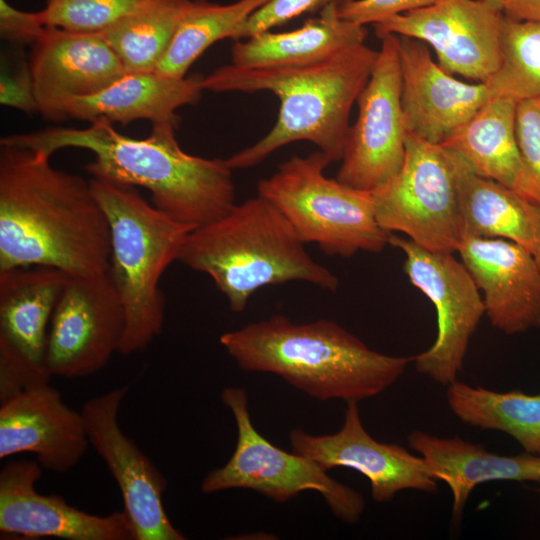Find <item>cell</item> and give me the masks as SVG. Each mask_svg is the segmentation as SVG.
Listing matches in <instances>:
<instances>
[{
  "mask_svg": "<svg viewBox=\"0 0 540 540\" xmlns=\"http://www.w3.org/2000/svg\"><path fill=\"white\" fill-rule=\"evenodd\" d=\"M539 474H540V469H539Z\"/></svg>",
  "mask_w": 540,
  "mask_h": 540,
  "instance_id": "obj_41",
  "label": "cell"
},
{
  "mask_svg": "<svg viewBox=\"0 0 540 540\" xmlns=\"http://www.w3.org/2000/svg\"><path fill=\"white\" fill-rule=\"evenodd\" d=\"M485 3L490 5L492 8L502 12V1L501 0H483Z\"/></svg>",
  "mask_w": 540,
  "mask_h": 540,
  "instance_id": "obj_39",
  "label": "cell"
},
{
  "mask_svg": "<svg viewBox=\"0 0 540 540\" xmlns=\"http://www.w3.org/2000/svg\"><path fill=\"white\" fill-rule=\"evenodd\" d=\"M515 134L525 164L540 183V97L517 101Z\"/></svg>",
  "mask_w": 540,
  "mask_h": 540,
  "instance_id": "obj_34",
  "label": "cell"
},
{
  "mask_svg": "<svg viewBox=\"0 0 540 540\" xmlns=\"http://www.w3.org/2000/svg\"><path fill=\"white\" fill-rule=\"evenodd\" d=\"M49 370L0 340V403L26 390L50 384Z\"/></svg>",
  "mask_w": 540,
  "mask_h": 540,
  "instance_id": "obj_32",
  "label": "cell"
},
{
  "mask_svg": "<svg viewBox=\"0 0 540 540\" xmlns=\"http://www.w3.org/2000/svg\"><path fill=\"white\" fill-rule=\"evenodd\" d=\"M39 11L17 9L7 0H0V36L12 45L32 46L44 33Z\"/></svg>",
  "mask_w": 540,
  "mask_h": 540,
  "instance_id": "obj_37",
  "label": "cell"
},
{
  "mask_svg": "<svg viewBox=\"0 0 540 540\" xmlns=\"http://www.w3.org/2000/svg\"><path fill=\"white\" fill-rule=\"evenodd\" d=\"M0 270L49 266L107 272L110 227L90 180L28 148L0 144Z\"/></svg>",
  "mask_w": 540,
  "mask_h": 540,
  "instance_id": "obj_1",
  "label": "cell"
},
{
  "mask_svg": "<svg viewBox=\"0 0 540 540\" xmlns=\"http://www.w3.org/2000/svg\"><path fill=\"white\" fill-rule=\"evenodd\" d=\"M93 192L110 227L111 255L107 270L125 313L119 352L143 351L163 329L165 296L159 281L194 229L153 204L134 186L92 177Z\"/></svg>",
  "mask_w": 540,
  "mask_h": 540,
  "instance_id": "obj_6",
  "label": "cell"
},
{
  "mask_svg": "<svg viewBox=\"0 0 540 540\" xmlns=\"http://www.w3.org/2000/svg\"><path fill=\"white\" fill-rule=\"evenodd\" d=\"M178 261L207 274L236 313L265 286L303 281L330 292L339 287L337 276L308 254L287 219L259 195L191 230Z\"/></svg>",
  "mask_w": 540,
  "mask_h": 540,
  "instance_id": "obj_5",
  "label": "cell"
},
{
  "mask_svg": "<svg viewBox=\"0 0 540 540\" xmlns=\"http://www.w3.org/2000/svg\"><path fill=\"white\" fill-rule=\"evenodd\" d=\"M152 0H46L39 11L47 27L100 33Z\"/></svg>",
  "mask_w": 540,
  "mask_h": 540,
  "instance_id": "obj_31",
  "label": "cell"
},
{
  "mask_svg": "<svg viewBox=\"0 0 540 540\" xmlns=\"http://www.w3.org/2000/svg\"><path fill=\"white\" fill-rule=\"evenodd\" d=\"M219 340L240 369L276 374L322 401L359 402L376 396L412 361L374 351L327 319L296 324L276 314L223 333Z\"/></svg>",
  "mask_w": 540,
  "mask_h": 540,
  "instance_id": "obj_4",
  "label": "cell"
},
{
  "mask_svg": "<svg viewBox=\"0 0 540 540\" xmlns=\"http://www.w3.org/2000/svg\"><path fill=\"white\" fill-rule=\"evenodd\" d=\"M376 219L430 251L454 253L464 239L449 150L408 133L403 165L372 192Z\"/></svg>",
  "mask_w": 540,
  "mask_h": 540,
  "instance_id": "obj_9",
  "label": "cell"
},
{
  "mask_svg": "<svg viewBox=\"0 0 540 540\" xmlns=\"http://www.w3.org/2000/svg\"><path fill=\"white\" fill-rule=\"evenodd\" d=\"M381 47L358 99V116L349 127L336 179L373 192L401 169L408 128L401 101L398 36L378 37Z\"/></svg>",
  "mask_w": 540,
  "mask_h": 540,
  "instance_id": "obj_10",
  "label": "cell"
},
{
  "mask_svg": "<svg viewBox=\"0 0 540 540\" xmlns=\"http://www.w3.org/2000/svg\"><path fill=\"white\" fill-rule=\"evenodd\" d=\"M129 386L86 401L81 409L90 445L116 481L135 532V540H184L166 514L167 480L120 428L118 413Z\"/></svg>",
  "mask_w": 540,
  "mask_h": 540,
  "instance_id": "obj_13",
  "label": "cell"
},
{
  "mask_svg": "<svg viewBox=\"0 0 540 540\" xmlns=\"http://www.w3.org/2000/svg\"><path fill=\"white\" fill-rule=\"evenodd\" d=\"M347 1L349 0H269L246 20L234 40L249 38L286 24L300 15L320 12L329 5L339 6Z\"/></svg>",
  "mask_w": 540,
  "mask_h": 540,
  "instance_id": "obj_33",
  "label": "cell"
},
{
  "mask_svg": "<svg viewBox=\"0 0 540 540\" xmlns=\"http://www.w3.org/2000/svg\"><path fill=\"white\" fill-rule=\"evenodd\" d=\"M457 252L493 327L507 335L540 329V268L529 250L507 239L465 237Z\"/></svg>",
  "mask_w": 540,
  "mask_h": 540,
  "instance_id": "obj_18",
  "label": "cell"
},
{
  "mask_svg": "<svg viewBox=\"0 0 540 540\" xmlns=\"http://www.w3.org/2000/svg\"><path fill=\"white\" fill-rule=\"evenodd\" d=\"M69 278L49 266L0 270V340L46 368L50 320Z\"/></svg>",
  "mask_w": 540,
  "mask_h": 540,
  "instance_id": "obj_25",
  "label": "cell"
},
{
  "mask_svg": "<svg viewBox=\"0 0 540 540\" xmlns=\"http://www.w3.org/2000/svg\"><path fill=\"white\" fill-rule=\"evenodd\" d=\"M533 256H534V258H535V260H536V262H537V264H538V266L540 268V243H539L538 247L536 248V250L534 251Z\"/></svg>",
  "mask_w": 540,
  "mask_h": 540,
  "instance_id": "obj_40",
  "label": "cell"
},
{
  "mask_svg": "<svg viewBox=\"0 0 540 540\" xmlns=\"http://www.w3.org/2000/svg\"><path fill=\"white\" fill-rule=\"evenodd\" d=\"M203 79L200 74L172 78L156 71L126 72L95 94L64 100L55 121L105 120L126 126L136 120H149L152 126L178 127L177 109L200 100Z\"/></svg>",
  "mask_w": 540,
  "mask_h": 540,
  "instance_id": "obj_21",
  "label": "cell"
},
{
  "mask_svg": "<svg viewBox=\"0 0 540 540\" xmlns=\"http://www.w3.org/2000/svg\"><path fill=\"white\" fill-rule=\"evenodd\" d=\"M485 84L493 97H540V19L519 21L503 15L500 64Z\"/></svg>",
  "mask_w": 540,
  "mask_h": 540,
  "instance_id": "obj_30",
  "label": "cell"
},
{
  "mask_svg": "<svg viewBox=\"0 0 540 540\" xmlns=\"http://www.w3.org/2000/svg\"><path fill=\"white\" fill-rule=\"evenodd\" d=\"M124 329L123 305L107 272L70 276L49 324L50 374L76 379L102 370L119 352Z\"/></svg>",
  "mask_w": 540,
  "mask_h": 540,
  "instance_id": "obj_12",
  "label": "cell"
},
{
  "mask_svg": "<svg viewBox=\"0 0 540 540\" xmlns=\"http://www.w3.org/2000/svg\"><path fill=\"white\" fill-rule=\"evenodd\" d=\"M398 50L408 133L441 145L493 98L485 83H465L442 69L424 42L398 36Z\"/></svg>",
  "mask_w": 540,
  "mask_h": 540,
  "instance_id": "obj_17",
  "label": "cell"
},
{
  "mask_svg": "<svg viewBox=\"0 0 540 540\" xmlns=\"http://www.w3.org/2000/svg\"><path fill=\"white\" fill-rule=\"evenodd\" d=\"M517 101L508 96L491 98L441 145L480 175L540 204V183L525 164L516 139Z\"/></svg>",
  "mask_w": 540,
  "mask_h": 540,
  "instance_id": "obj_23",
  "label": "cell"
},
{
  "mask_svg": "<svg viewBox=\"0 0 540 540\" xmlns=\"http://www.w3.org/2000/svg\"><path fill=\"white\" fill-rule=\"evenodd\" d=\"M0 103L27 114L39 112L29 60L20 59L11 71L2 67Z\"/></svg>",
  "mask_w": 540,
  "mask_h": 540,
  "instance_id": "obj_36",
  "label": "cell"
},
{
  "mask_svg": "<svg viewBox=\"0 0 540 540\" xmlns=\"http://www.w3.org/2000/svg\"><path fill=\"white\" fill-rule=\"evenodd\" d=\"M450 153L465 237L502 238L532 254L540 243V204L477 173L460 155Z\"/></svg>",
  "mask_w": 540,
  "mask_h": 540,
  "instance_id": "obj_24",
  "label": "cell"
},
{
  "mask_svg": "<svg viewBox=\"0 0 540 540\" xmlns=\"http://www.w3.org/2000/svg\"><path fill=\"white\" fill-rule=\"evenodd\" d=\"M378 51L364 43L304 66H221L204 76V90L268 91L280 101L277 121L259 141L229 158L234 169L251 168L284 145L309 141L331 162L340 161L353 104L369 80Z\"/></svg>",
  "mask_w": 540,
  "mask_h": 540,
  "instance_id": "obj_3",
  "label": "cell"
},
{
  "mask_svg": "<svg viewBox=\"0 0 540 540\" xmlns=\"http://www.w3.org/2000/svg\"><path fill=\"white\" fill-rule=\"evenodd\" d=\"M0 458L30 452L42 468L66 473L90 445L81 412L69 407L50 384L0 403Z\"/></svg>",
  "mask_w": 540,
  "mask_h": 540,
  "instance_id": "obj_19",
  "label": "cell"
},
{
  "mask_svg": "<svg viewBox=\"0 0 540 540\" xmlns=\"http://www.w3.org/2000/svg\"><path fill=\"white\" fill-rule=\"evenodd\" d=\"M503 13L483 0H434L374 24L377 37L407 36L432 46L450 74L485 83L500 64Z\"/></svg>",
  "mask_w": 540,
  "mask_h": 540,
  "instance_id": "obj_14",
  "label": "cell"
},
{
  "mask_svg": "<svg viewBox=\"0 0 540 540\" xmlns=\"http://www.w3.org/2000/svg\"><path fill=\"white\" fill-rule=\"evenodd\" d=\"M192 0H152L99 34L125 71H155Z\"/></svg>",
  "mask_w": 540,
  "mask_h": 540,
  "instance_id": "obj_29",
  "label": "cell"
},
{
  "mask_svg": "<svg viewBox=\"0 0 540 540\" xmlns=\"http://www.w3.org/2000/svg\"><path fill=\"white\" fill-rule=\"evenodd\" d=\"M408 443L424 459L433 477L450 488L454 523L460 521L470 493L482 483L540 481L538 455H500L458 436L443 438L420 430L408 435Z\"/></svg>",
  "mask_w": 540,
  "mask_h": 540,
  "instance_id": "obj_22",
  "label": "cell"
},
{
  "mask_svg": "<svg viewBox=\"0 0 540 540\" xmlns=\"http://www.w3.org/2000/svg\"><path fill=\"white\" fill-rule=\"evenodd\" d=\"M388 245L404 253V271L410 282L436 308V340L411 360L420 374L448 386L457 380L470 339L485 314L483 298L471 274L453 253L430 251L393 233Z\"/></svg>",
  "mask_w": 540,
  "mask_h": 540,
  "instance_id": "obj_11",
  "label": "cell"
},
{
  "mask_svg": "<svg viewBox=\"0 0 540 540\" xmlns=\"http://www.w3.org/2000/svg\"><path fill=\"white\" fill-rule=\"evenodd\" d=\"M28 57L39 113L55 121L61 103L104 89L126 73L99 33L47 27Z\"/></svg>",
  "mask_w": 540,
  "mask_h": 540,
  "instance_id": "obj_20",
  "label": "cell"
},
{
  "mask_svg": "<svg viewBox=\"0 0 540 540\" xmlns=\"http://www.w3.org/2000/svg\"><path fill=\"white\" fill-rule=\"evenodd\" d=\"M220 397L235 419L237 442L229 461L203 479L204 494L250 489L283 503L303 491H316L339 520L348 524L360 520L365 501L359 492L336 481L313 460L273 445L255 429L243 388L227 387Z\"/></svg>",
  "mask_w": 540,
  "mask_h": 540,
  "instance_id": "obj_8",
  "label": "cell"
},
{
  "mask_svg": "<svg viewBox=\"0 0 540 540\" xmlns=\"http://www.w3.org/2000/svg\"><path fill=\"white\" fill-rule=\"evenodd\" d=\"M434 0H349L338 6V15L352 23L377 24L433 3Z\"/></svg>",
  "mask_w": 540,
  "mask_h": 540,
  "instance_id": "obj_35",
  "label": "cell"
},
{
  "mask_svg": "<svg viewBox=\"0 0 540 540\" xmlns=\"http://www.w3.org/2000/svg\"><path fill=\"white\" fill-rule=\"evenodd\" d=\"M337 5H329L294 30L257 33L231 48V64L244 67L304 66L328 59L364 43L365 26L341 18Z\"/></svg>",
  "mask_w": 540,
  "mask_h": 540,
  "instance_id": "obj_26",
  "label": "cell"
},
{
  "mask_svg": "<svg viewBox=\"0 0 540 540\" xmlns=\"http://www.w3.org/2000/svg\"><path fill=\"white\" fill-rule=\"evenodd\" d=\"M289 440L293 452L313 460L326 471L347 467L364 475L377 502H389L403 490L427 493L437 490V480L420 455L370 436L356 401L347 402L343 425L336 433L315 436L293 429Z\"/></svg>",
  "mask_w": 540,
  "mask_h": 540,
  "instance_id": "obj_15",
  "label": "cell"
},
{
  "mask_svg": "<svg viewBox=\"0 0 540 540\" xmlns=\"http://www.w3.org/2000/svg\"><path fill=\"white\" fill-rule=\"evenodd\" d=\"M41 465L31 460L11 461L0 471V531L26 538L66 540H135L124 511L94 515L68 504L59 495L40 494L36 483Z\"/></svg>",
  "mask_w": 540,
  "mask_h": 540,
  "instance_id": "obj_16",
  "label": "cell"
},
{
  "mask_svg": "<svg viewBox=\"0 0 540 540\" xmlns=\"http://www.w3.org/2000/svg\"><path fill=\"white\" fill-rule=\"evenodd\" d=\"M173 125L152 126L146 138L116 131L105 120L85 128L49 127L1 138L0 144L28 148L51 157L66 148L90 151L85 170L151 193L152 204L172 219L194 228L225 215L234 205L232 169L225 159H206L179 146Z\"/></svg>",
  "mask_w": 540,
  "mask_h": 540,
  "instance_id": "obj_2",
  "label": "cell"
},
{
  "mask_svg": "<svg viewBox=\"0 0 540 540\" xmlns=\"http://www.w3.org/2000/svg\"><path fill=\"white\" fill-rule=\"evenodd\" d=\"M269 0L217 4L192 0L155 71L172 78L187 76L192 64L219 40L235 39L246 20Z\"/></svg>",
  "mask_w": 540,
  "mask_h": 540,
  "instance_id": "obj_28",
  "label": "cell"
},
{
  "mask_svg": "<svg viewBox=\"0 0 540 540\" xmlns=\"http://www.w3.org/2000/svg\"><path fill=\"white\" fill-rule=\"evenodd\" d=\"M446 387L447 404L460 421L506 433L525 452L540 456V394L494 391L458 380Z\"/></svg>",
  "mask_w": 540,
  "mask_h": 540,
  "instance_id": "obj_27",
  "label": "cell"
},
{
  "mask_svg": "<svg viewBox=\"0 0 540 540\" xmlns=\"http://www.w3.org/2000/svg\"><path fill=\"white\" fill-rule=\"evenodd\" d=\"M504 16L519 20H539L540 0H501Z\"/></svg>",
  "mask_w": 540,
  "mask_h": 540,
  "instance_id": "obj_38",
  "label": "cell"
},
{
  "mask_svg": "<svg viewBox=\"0 0 540 540\" xmlns=\"http://www.w3.org/2000/svg\"><path fill=\"white\" fill-rule=\"evenodd\" d=\"M330 163L319 150L293 156L258 182L257 193L282 213L304 244L316 243L328 256L381 252L391 232L376 219L372 192L327 178Z\"/></svg>",
  "mask_w": 540,
  "mask_h": 540,
  "instance_id": "obj_7",
  "label": "cell"
}]
</instances>
